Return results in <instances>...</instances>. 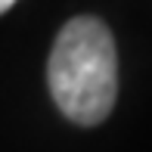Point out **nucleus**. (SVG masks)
Masks as SVG:
<instances>
[{
	"label": "nucleus",
	"mask_w": 152,
	"mask_h": 152,
	"mask_svg": "<svg viewBox=\"0 0 152 152\" xmlns=\"http://www.w3.org/2000/svg\"><path fill=\"white\" fill-rule=\"evenodd\" d=\"M47 81L59 112L75 124H99L118 96V53L109 28L78 16L59 31L47 62Z\"/></svg>",
	"instance_id": "f257e3e1"
},
{
	"label": "nucleus",
	"mask_w": 152,
	"mask_h": 152,
	"mask_svg": "<svg viewBox=\"0 0 152 152\" xmlns=\"http://www.w3.org/2000/svg\"><path fill=\"white\" fill-rule=\"evenodd\" d=\"M12 3H16V0H0V12H6V10L12 6Z\"/></svg>",
	"instance_id": "f03ea898"
}]
</instances>
